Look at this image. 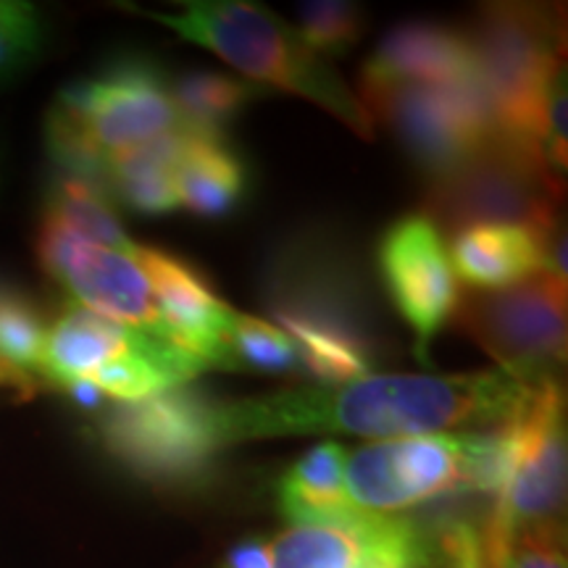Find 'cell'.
Segmentation results:
<instances>
[{
	"instance_id": "obj_1",
	"label": "cell",
	"mask_w": 568,
	"mask_h": 568,
	"mask_svg": "<svg viewBox=\"0 0 568 568\" xmlns=\"http://www.w3.org/2000/svg\"><path fill=\"white\" fill-rule=\"evenodd\" d=\"M542 385V382H539ZM537 385L506 372L368 374L335 385H305L222 403L224 445L345 432L361 437H418L443 429H489L527 406Z\"/></svg>"
},
{
	"instance_id": "obj_2",
	"label": "cell",
	"mask_w": 568,
	"mask_h": 568,
	"mask_svg": "<svg viewBox=\"0 0 568 568\" xmlns=\"http://www.w3.org/2000/svg\"><path fill=\"white\" fill-rule=\"evenodd\" d=\"M145 17L182 40L219 53L253 80L316 103L358 138H374L372 116L337 71L305 45L301 32L264 6L245 0H187L176 11H151Z\"/></svg>"
},
{
	"instance_id": "obj_3",
	"label": "cell",
	"mask_w": 568,
	"mask_h": 568,
	"mask_svg": "<svg viewBox=\"0 0 568 568\" xmlns=\"http://www.w3.org/2000/svg\"><path fill=\"white\" fill-rule=\"evenodd\" d=\"M182 126L166 71L140 55H124L61 92L45 119V142L61 174L103 187L109 155Z\"/></svg>"
},
{
	"instance_id": "obj_4",
	"label": "cell",
	"mask_w": 568,
	"mask_h": 568,
	"mask_svg": "<svg viewBox=\"0 0 568 568\" xmlns=\"http://www.w3.org/2000/svg\"><path fill=\"white\" fill-rule=\"evenodd\" d=\"M464 38L497 130L542 153L550 98L566 82L560 13L527 3H489L477 11Z\"/></svg>"
},
{
	"instance_id": "obj_5",
	"label": "cell",
	"mask_w": 568,
	"mask_h": 568,
	"mask_svg": "<svg viewBox=\"0 0 568 568\" xmlns=\"http://www.w3.org/2000/svg\"><path fill=\"white\" fill-rule=\"evenodd\" d=\"M564 180L529 142L497 132L445 172L426 176L424 219L456 234L474 224H516L558 232Z\"/></svg>"
},
{
	"instance_id": "obj_6",
	"label": "cell",
	"mask_w": 568,
	"mask_h": 568,
	"mask_svg": "<svg viewBox=\"0 0 568 568\" xmlns=\"http://www.w3.org/2000/svg\"><path fill=\"white\" fill-rule=\"evenodd\" d=\"M266 301L297 345L305 374L335 385L372 372L376 345L366 305L343 264L322 253H287L268 280Z\"/></svg>"
},
{
	"instance_id": "obj_7",
	"label": "cell",
	"mask_w": 568,
	"mask_h": 568,
	"mask_svg": "<svg viewBox=\"0 0 568 568\" xmlns=\"http://www.w3.org/2000/svg\"><path fill=\"white\" fill-rule=\"evenodd\" d=\"M219 408L201 387H174L98 414V439L119 466L155 487H197L211 477L224 437Z\"/></svg>"
},
{
	"instance_id": "obj_8",
	"label": "cell",
	"mask_w": 568,
	"mask_h": 568,
	"mask_svg": "<svg viewBox=\"0 0 568 568\" xmlns=\"http://www.w3.org/2000/svg\"><path fill=\"white\" fill-rule=\"evenodd\" d=\"M456 324L524 385L558 379L566 361V280L539 272L506 290L458 297Z\"/></svg>"
},
{
	"instance_id": "obj_9",
	"label": "cell",
	"mask_w": 568,
	"mask_h": 568,
	"mask_svg": "<svg viewBox=\"0 0 568 568\" xmlns=\"http://www.w3.org/2000/svg\"><path fill=\"white\" fill-rule=\"evenodd\" d=\"M358 82L372 122L385 124L426 176L445 172L500 132L479 77L447 84Z\"/></svg>"
},
{
	"instance_id": "obj_10",
	"label": "cell",
	"mask_w": 568,
	"mask_h": 568,
	"mask_svg": "<svg viewBox=\"0 0 568 568\" xmlns=\"http://www.w3.org/2000/svg\"><path fill=\"white\" fill-rule=\"evenodd\" d=\"M510 468L495 497L487 529L518 535L564 529L566 508V397L558 379L535 387L527 406L508 418Z\"/></svg>"
},
{
	"instance_id": "obj_11",
	"label": "cell",
	"mask_w": 568,
	"mask_h": 568,
	"mask_svg": "<svg viewBox=\"0 0 568 568\" xmlns=\"http://www.w3.org/2000/svg\"><path fill=\"white\" fill-rule=\"evenodd\" d=\"M345 487L355 508L376 516L466 493V437L418 435L368 443L345 460Z\"/></svg>"
},
{
	"instance_id": "obj_12",
	"label": "cell",
	"mask_w": 568,
	"mask_h": 568,
	"mask_svg": "<svg viewBox=\"0 0 568 568\" xmlns=\"http://www.w3.org/2000/svg\"><path fill=\"white\" fill-rule=\"evenodd\" d=\"M38 258L77 305L111 322L161 337V316L151 282L132 255L92 245L55 219L42 216Z\"/></svg>"
},
{
	"instance_id": "obj_13",
	"label": "cell",
	"mask_w": 568,
	"mask_h": 568,
	"mask_svg": "<svg viewBox=\"0 0 568 568\" xmlns=\"http://www.w3.org/2000/svg\"><path fill=\"white\" fill-rule=\"evenodd\" d=\"M376 261L389 301L414 329L416 353L424 358L432 339L456 314L460 297L443 234L429 219L403 216L382 234Z\"/></svg>"
},
{
	"instance_id": "obj_14",
	"label": "cell",
	"mask_w": 568,
	"mask_h": 568,
	"mask_svg": "<svg viewBox=\"0 0 568 568\" xmlns=\"http://www.w3.org/2000/svg\"><path fill=\"white\" fill-rule=\"evenodd\" d=\"M132 258L151 282L161 337L193 355L205 368L232 372L230 337L237 314L216 295L201 268L159 247L138 245Z\"/></svg>"
},
{
	"instance_id": "obj_15",
	"label": "cell",
	"mask_w": 568,
	"mask_h": 568,
	"mask_svg": "<svg viewBox=\"0 0 568 568\" xmlns=\"http://www.w3.org/2000/svg\"><path fill=\"white\" fill-rule=\"evenodd\" d=\"M477 77L464 32L435 21H408L379 42L361 69V80L379 82H464Z\"/></svg>"
},
{
	"instance_id": "obj_16",
	"label": "cell",
	"mask_w": 568,
	"mask_h": 568,
	"mask_svg": "<svg viewBox=\"0 0 568 568\" xmlns=\"http://www.w3.org/2000/svg\"><path fill=\"white\" fill-rule=\"evenodd\" d=\"M414 527L403 516L358 514L339 524L290 527L268 545L272 568H355Z\"/></svg>"
},
{
	"instance_id": "obj_17",
	"label": "cell",
	"mask_w": 568,
	"mask_h": 568,
	"mask_svg": "<svg viewBox=\"0 0 568 568\" xmlns=\"http://www.w3.org/2000/svg\"><path fill=\"white\" fill-rule=\"evenodd\" d=\"M550 237L516 224H474L453 234L447 255L474 290H506L545 272Z\"/></svg>"
},
{
	"instance_id": "obj_18",
	"label": "cell",
	"mask_w": 568,
	"mask_h": 568,
	"mask_svg": "<svg viewBox=\"0 0 568 568\" xmlns=\"http://www.w3.org/2000/svg\"><path fill=\"white\" fill-rule=\"evenodd\" d=\"M134 335L138 329L132 326L116 324L82 305L69 303L48 326L38 374L45 376L53 389L67 387L77 379H90L98 368L119 358L134 343Z\"/></svg>"
},
{
	"instance_id": "obj_19",
	"label": "cell",
	"mask_w": 568,
	"mask_h": 568,
	"mask_svg": "<svg viewBox=\"0 0 568 568\" xmlns=\"http://www.w3.org/2000/svg\"><path fill=\"white\" fill-rule=\"evenodd\" d=\"M187 126L161 134L151 142L109 155L103 190L113 203H122L140 216H163L180 209L176 166H180Z\"/></svg>"
},
{
	"instance_id": "obj_20",
	"label": "cell",
	"mask_w": 568,
	"mask_h": 568,
	"mask_svg": "<svg viewBox=\"0 0 568 568\" xmlns=\"http://www.w3.org/2000/svg\"><path fill=\"white\" fill-rule=\"evenodd\" d=\"M245 161L226 138L187 132V142L176 166L180 205L205 222H222L240 209L247 195Z\"/></svg>"
},
{
	"instance_id": "obj_21",
	"label": "cell",
	"mask_w": 568,
	"mask_h": 568,
	"mask_svg": "<svg viewBox=\"0 0 568 568\" xmlns=\"http://www.w3.org/2000/svg\"><path fill=\"white\" fill-rule=\"evenodd\" d=\"M345 460L347 453L343 445L322 443L311 447L282 474L280 487H276V503H280L282 516L293 527L339 524L364 514L347 497Z\"/></svg>"
},
{
	"instance_id": "obj_22",
	"label": "cell",
	"mask_w": 568,
	"mask_h": 568,
	"mask_svg": "<svg viewBox=\"0 0 568 568\" xmlns=\"http://www.w3.org/2000/svg\"><path fill=\"white\" fill-rule=\"evenodd\" d=\"M169 90L180 109V116L187 130L201 134H219L243 113L253 101L266 95L258 84L222 74V71H182L169 74Z\"/></svg>"
},
{
	"instance_id": "obj_23",
	"label": "cell",
	"mask_w": 568,
	"mask_h": 568,
	"mask_svg": "<svg viewBox=\"0 0 568 568\" xmlns=\"http://www.w3.org/2000/svg\"><path fill=\"white\" fill-rule=\"evenodd\" d=\"M45 216L69 226L92 245L109 247V251L134 255L138 243L124 232L119 222L113 201L101 184L82 180V176L55 174L48 184Z\"/></svg>"
},
{
	"instance_id": "obj_24",
	"label": "cell",
	"mask_w": 568,
	"mask_h": 568,
	"mask_svg": "<svg viewBox=\"0 0 568 568\" xmlns=\"http://www.w3.org/2000/svg\"><path fill=\"white\" fill-rule=\"evenodd\" d=\"M48 324L38 303L17 284L0 282V361L17 372L38 374Z\"/></svg>"
},
{
	"instance_id": "obj_25",
	"label": "cell",
	"mask_w": 568,
	"mask_h": 568,
	"mask_svg": "<svg viewBox=\"0 0 568 568\" xmlns=\"http://www.w3.org/2000/svg\"><path fill=\"white\" fill-rule=\"evenodd\" d=\"M232 372L258 374H301L305 372L301 353L293 337L284 335L280 326L237 314L232 324Z\"/></svg>"
},
{
	"instance_id": "obj_26",
	"label": "cell",
	"mask_w": 568,
	"mask_h": 568,
	"mask_svg": "<svg viewBox=\"0 0 568 568\" xmlns=\"http://www.w3.org/2000/svg\"><path fill=\"white\" fill-rule=\"evenodd\" d=\"M301 38L318 55H345L358 45L366 30V11L343 0H318L297 6Z\"/></svg>"
},
{
	"instance_id": "obj_27",
	"label": "cell",
	"mask_w": 568,
	"mask_h": 568,
	"mask_svg": "<svg viewBox=\"0 0 568 568\" xmlns=\"http://www.w3.org/2000/svg\"><path fill=\"white\" fill-rule=\"evenodd\" d=\"M42 19L32 3L0 0V84L21 74L42 48Z\"/></svg>"
},
{
	"instance_id": "obj_28",
	"label": "cell",
	"mask_w": 568,
	"mask_h": 568,
	"mask_svg": "<svg viewBox=\"0 0 568 568\" xmlns=\"http://www.w3.org/2000/svg\"><path fill=\"white\" fill-rule=\"evenodd\" d=\"M485 531L497 568H568L564 529H531L500 537L485 524Z\"/></svg>"
},
{
	"instance_id": "obj_29",
	"label": "cell",
	"mask_w": 568,
	"mask_h": 568,
	"mask_svg": "<svg viewBox=\"0 0 568 568\" xmlns=\"http://www.w3.org/2000/svg\"><path fill=\"white\" fill-rule=\"evenodd\" d=\"M426 537L432 548V568H497L485 524L450 518Z\"/></svg>"
},
{
	"instance_id": "obj_30",
	"label": "cell",
	"mask_w": 568,
	"mask_h": 568,
	"mask_svg": "<svg viewBox=\"0 0 568 568\" xmlns=\"http://www.w3.org/2000/svg\"><path fill=\"white\" fill-rule=\"evenodd\" d=\"M355 568H432L429 537L414 524L406 535L397 537L385 548L374 550Z\"/></svg>"
},
{
	"instance_id": "obj_31",
	"label": "cell",
	"mask_w": 568,
	"mask_h": 568,
	"mask_svg": "<svg viewBox=\"0 0 568 568\" xmlns=\"http://www.w3.org/2000/svg\"><path fill=\"white\" fill-rule=\"evenodd\" d=\"M222 568H272L268 564V545L264 539H245L234 545L222 560Z\"/></svg>"
},
{
	"instance_id": "obj_32",
	"label": "cell",
	"mask_w": 568,
	"mask_h": 568,
	"mask_svg": "<svg viewBox=\"0 0 568 568\" xmlns=\"http://www.w3.org/2000/svg\"><path fill=\"white\" fill-rule=\"evenodd\" d=\"M61 393L69 395V400L82 410H95V414H101L105 408V395L88 379L69 382L67 387H61Z\"/></svg>"
},
{
	"instance_id": "obj_33",
	"label": "cell",
	"mask_w": 568,
	"mask_h": 568,
	"mask_svg": "<svg viewBox=\"0 0 568 568\" xmlns=\"http://www.w3.org/2000/svg\"><path fill=\"white\" fill-rule=\"evenodd\" d=\"M0 387H17V389H32L34 382L32 376L17 372V368H11L9 364H3L0 361Z\"/></svg>"
}]
</instances>
